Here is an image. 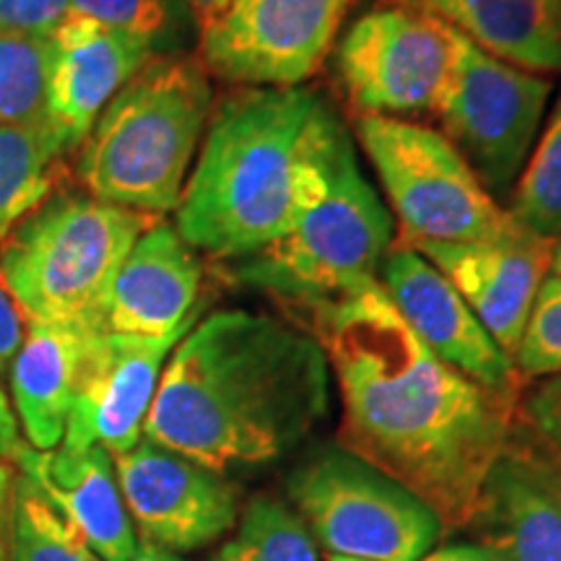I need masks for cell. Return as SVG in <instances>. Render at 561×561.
<instances>
[{"label": "cell", "mask_w": 561, "mask_h": 561, "mask_svg": "<svg viewBox=\"0 0 561 561\" xmlns=\"http://www.w3.org/2000/svg\"><path fill=\"white\" fill-rule=\"evenodd\" d=\"M339 388V447L466 530L504 458L515 405L421 343L380 284L312 310Z\"/></svg>", "instance_id": "cell-1"}, {"label": "cell", "mask_w": 561, "mask_h": 561, "mask_svg": "<svg viewBox=\"0 0 561 561\" xmlns=\"http://www.w3.org/2000/svg\"><path fill=\"white\" fill-rule=\"evenodd\" d=\"M331 405V367L312 333L221 310L182 335L146 416V439L216 473L289 455Z\"/></svg>", "instance_id": "cell-2"}, {"label": "cell", "mask_w": 561, "mask_h": 561, "mask_svg": "<svg viewBox=\"0 0 561 561\" xmlns=\"http://www.w3.org/2000/svg\"><path fill=\"white\" fill-rule=\"evenodd\" d=\"M392 219L364 178L348 130L318 102L299 149L289 227L237 261V278L286 305L318 310L380 284Z\"/></svg>", "instance_id": "cell-3"}, {"label": "cell", "mask_w": 561, "mask_h": 561, "mask_svg": "<svg viewBox=\"0 0 561 561\" xmlns=\"http://www.w3.org/2000/svg\"><path fill=\"white\" fill-rule=\"evenodd\" d=\"M318 102L307 87L240 89L216 107L174 208L182 240L219 261H244L284 234Z\"/></svg>", "instance_id": "cell-4"}, {"label": "cell", "mask_w": 561, "mask_h": 561, "mask_svg": "<svg viewBox=\"0 0 561 561\" xmlns=\"http://www.w3.org/2000/svg\"><path fill=\"white\" fill-rule=\"evenodd\" d=\"M214 107L201 58L161 55L112 96L81 144L91 198L138 214L174 210Z\"/></svg>", "instance_id": "cell-5"}, {"label": "cell", "mask_w": 561, "mask_h": 561, "mask_svg": "<svg viewBox=\"0 0 561 561\" xmlns=\"http://www.w3.org/2000/svg\"><path fill=\"white\" fill-rule=\"evenodd\" d=\"M153 221L159 216L55 187L0 244V286L26 322H79L100 331L112 280Z\"/></svg>", "instance_id": "cell-6"}, {"label": "cell", "mask_w": 561, "mask_h": 561, "mask_svg": "<svg viewBox=\"0 0 561 561\" xmlns=\"http://www.w3.org/2000/svg\"><path fill=\"white\" fill-rule=\"evenodd\" d=\"M356 136L405 244L489 242L520 229L442 133L403 117L362 115Z\"/></svg>", "instance_id": "cell-7"}, {"label": "cell", "mask_w": 561, "mask_h": 561, "mask_svg": "<svg viewBox=\"0 0 561 561\" xmlns=\"http://www.w3.org/2000/svg\"><path fill=\"white\" fill-rule=\"evenodd\" d=\"M286 494L314 543L331 557L421 561L445 533L419 496L339 445L301 462Z\"/></svg>", "instance_id": "cell-8"}, {"label": "cell", "mask_w": 561, "mask_h": 561, "mask_svg": "<svg viewBox=\"0 0 561 561\" xmlns=\"http://www.w3.org/2000/svg\"><path fill=\"white\" fill-rule=\"evenodd\" d=\"M551 81L476 47L453 30V62L434 112L445 136L471 164L491 198L520 178L549 107Z\"/></svg>", "instance_id": "cell-9"}, {"label": "cell", "mask_w": 561, "mask_h": 561, "mask_svg": "<svg viewBox=\"0 0 561 561\" xmlns=\"http://www.w3.org/2000/svg\"><path fill=\"white\" fill-rule=\"evenodd\" d=\"M351 0H231L201 30L208 76L242 89L301 87L322 66Z\"/></svg>", "instance_id": "cell-10"}, {"label": "cell", "mask_w": 561, "mask_h": 561, "mask_svg": "<svg viewBox=\"0 0 561 561\" xmlns=\"http://www.w3.org/2000/svg\"><path fill=\"white\" fill-rule=\"evenodd\" d=\"M339 76L362 115L398 117L434 110L453 62V26L430 9L382 5L348 26Z\"/></svg>", "instance_id": "cell-11"}, {"label": "cell", "mask_w": 561, "mask_h": 561, "mask_svg": "<svg viewBox=\"0 0 561 561\" xmlns=\"http://www.w3.org/2000/svg\"><path fill=\"white\" fill-rule=\"evenodd\" d=\"M112 460L125 510L146 543L172 553L198 551L240 520L234 483L185 455L140 437Z\"/></svg>", "instance_id": "cell-12"}, {"label": "cell", "mask_w": 561, "mask_h": 561, "mask_svg": "<svg viewBox=\"0 0 561 561\" xmlns=\"http://www.w3.org/2000/svg\"><path fill=\"white\" fill-rule=\"evenodd\" d=\"M185 333L164 339L94 333L83 348L60 445L66 450L102 447L112 458L144 437L167 356Z\"/></svg>", "instance_id": "cell-13"}, {"label": "cell", "mask_w": 561, "mask_h": 561, "mask_svg": "<svg viewBox=\"0 0 561 561\" xmlns=\"http://www.w3.org/2000/svg\"><path fill=\"white\" fill-rule=\"evenodd\" d=\"M380 276V286L405 325L432 354L483 388L510 398L523 396L525 380L512 356L504 354L458 289L424 255L409 244L388 250Z\"/></svg>", "instance_id": "cell-14"}, {"label": "cell", "mask_w": 561, "mask_h": 561, "mask_svg": "<svg viewBox=\"0 0 561 561\" xmlns=\"http://www.w3.org/2000/svg\"><path fill=\"white\" fill-rule=\"evenodd\" d=\"M424 255L458 289L491 339L515 362L533 301L551 273L557 242L528 229L489 242H416Z\"/></svg>", "instance_id": "cell-15"}, {"label": "cell", "mask_w": 561, "mask_h": 561, "mask_svg": "<svg viewBox=\"0 0 561 561\" xmlns=\"http://www.w3.org/2000/svg\"><path fill=\"white\" fill-rule=\"evenodd\" d=\"M203 265L180 231L153 221L125 257L102 301V333L164 335L187 333L198 322Z\"/></svg>", "instance_id": "cell-16"}, {"label": "cell", "mask_w": 561, "mask_h": 561, "mask_svg": "<svg viewBox=\"0 0 561 561\" xmlns=\"http://www.w3.org/2000/svg\"><path fill=\"white\" fill-rule=\"evenodd\" d=\"M50 39L47 123L66 151H73L87 140L112 96L157 55L138 39L79 13H68Z\"/></svg>", "instance_id": "cell-17"}, {"label": "cell", "mask_w": 561, "mask_h": 561, "mask_svg": "<svg viewBox=\"0 0 561 561\" xmlns=\"http://www.w3.org/2000/svg\"><path fill=\"white\" fill-rule=\"evenodd\" d=\"M13 466L102 561H130L138 536L117 486L115 460L102 447L34 450L21 442Z\"/></svg>", "instance_id": "cell-18"}, {"label": "cell", "mask_w": 561, "mask_h": 561, "mask_svg": "<svg viewBox=\"0 0 561 561\" xmlns=\"http://www.w3.org/2000/svg\"><path fill=\"white\" fill-rule=\"evenodd\" d=\"M94 333L79 322H26L11 362V398L34 450H55L62 442L83 348Z\"/></svg>", "instance_id": "cell-19"}, {"label": "cell", "mask_w": 561, "mask_h": 561, "mask_svg": "<svg viewBox=\"0 0 561 561\" xmlns=\"http://www.w3.org/2000/svg\"><path fill=\"white\" fill-rule=\"evenodd\" d=\"M466 530L507 561H561V496L528 466L504 455Z\"/></svg>", "instance_id": "cell-20"}, {"label": "cell", "mask_w": 561, "mask_h": 561, "mask_svg": "<svg viewBox=\"0 0 561 561\" xmlns=\"http://www.w3.org/2000/svg\"><path fill=\"white\" fill-rule=\"evenodd\" d=\"M476 47L528 73H561V0H424Z\"/></svg>", "instance_id": "cell-21"}, {"label": "cell", "mask_w": 561, "mask_h": 561, "mask_svg": "<svg viewBox=\"0 0 561 561\" xmlns=\"http://www.w3.org/2000/svg\"><path fill=\"white\" fill-rule=\"evenodd\" d=\"M66 153L50 123H0V242L58 187Z\"/></svg>", "instance_id": "cell-22"}, {"label": "cell", "mask_w": 561, "mask_h": 561, "mask_svg": "<svg viewBox=\"0 0 561 561\" xmlns=\"http://www.w3.org/2000/svg\"><path fill=\"white\" fill-rule=\"evenodd\" d=\"M510 216L543 240H561V96L510 193Z\"/></svg>", "instance_id": "cell-23"}, {"label": "cell", "mask_w": 561, "mask_h": 561, "mask_svg": "<svg viewBox=\"0 0 561 561\" xmlns=\"http://www.w3.org/2000/svg\"><path fill=\"white\" fill-rule=\"evenodd\" d=\"M214 561H320V551L289 504L257 496Z\"/></svg>", "instance_id": "cell-24"}, {"label": "cell", "mask_w": 561, "mask_h": 561, "mask_svg": "<svg viewBox=\"0 0 561 561\" xmlns=\"http://www.w3.org/2000/svg\"><path fill=\"white\" fill-rule=\"evenodd\" d=\"M53 39L0 32V123H47Z\"/></svg>", "instance_id": "cell-25"}, {"label": "cell", "mask_w": 561, "mask_h": 561, "mask_svg": "<svg viewBox=\"0 0 561 561\" xmlns=\"http://www.w3.org/2000/svg\"><path fill=\"white\" fill-rule=\"evenodd\" d=\"M11 561H102L16 471L11 504Z\"/></svg>", "instance_id": "cell-26"}, {"label": "cell", "mask_w": 561, "mask_h": 561, "mask_svg": "<svg viewBox=\"0 0 561 561\" xmlns=\"http://www.w3.org/2000/svg\"><path fill=\"white\" fill-rule=\"evenodd\" d=\"M504 455L561 489V371L523 390Z\"/></svg>", "instance_id": "cell-27"}, {"label": "cell", "mask_w": 561, "mask_h": 561, "mask_svg": "<svg viewBox=\"0 0 561 561\" xmlns=\"http://www.w3.org/2000/svg\"><path fill=\"white\" fill-rule=\"evenodd\" d=\"M70 13L138 39L157 58L178 55L193 30V11L185 0H70Z\"/></svg>", "instance_id": "cell-28"}, {"label": "cell", "mask_w": 561, "mask_h": 561, "mask_svg": "<svg viewBox=\"0 0 561 561\" xmlns=\"http://www.w3.org/2000/svg\"><path fill=\"white\" fill-rule=\"evenodd\" d=\"M515 367L523 380H543L561 371V280L549 276L538 291L515 351Z\"/></svg>", "instance_id": "cell-29"}, {"label": "cell", "mask_w": 561, "mask_h": 561, "mask_svg": "<svg viewBox=\"0 0 561 561\" xmlns=\"http://www.w3.org/2000/svg\"><path fill=\"white\" fill-rule=\"evenodd\" d=\"M70 13V0H0V32L53 37Z\"/></svg>", "instance_id": "cell-30"}, {"label": "cell", "mask_w": 561, "mask_h": 561, "mask_svg": "<svg viewBox=\"0 0 561 561\" xmlns=\"http://www.w3.org/2000/svg\"><path fill=\"white\" fill-rule=\"evenodd\" d=\"M24 341V318H21L16 305L0 286V371H3L16 356V351Z\"/></svg>", "instance_id": "cell-31"}, {"label": "cell", "mask_w": 561, "mask_h": 561, "mask_svg": "<svg viewBox=\"0 0 561 561\" xmlns=\"http://www.w3.org/2000/svg\"><path fill=\"white\" fill-rule=\"evenodd\" d=\"M16 468L0 460V561H11V504Z\"/></svg>", "instance_id": "cell-32"}, {"label": "cell", "mask_w": 561, "mask_h": 561, "mask_svg": "<svg viewBox=\"0 0 561 561\" xmlns=\"http://www.w3.org/2000/svg\"><path fill=\"white\" fill-rule=\"evenodd\" d=\"M421 561H507L481 543H445L426 553Z\"/></svg>", "instance_id": "cell-33"}, {"label": "cell", "mask_w": 561, "mask_h": 561, "mask_svg": "<svg viewBox=\"0 0 561 561\" xmlns=\"http://www.w3.org/2000/svg\"><path fill=\"white\" fill-rule=\"evenodd\" d=\"M19 424L13 416V409L5 398L3 388H0V460H11L13 453L19 450Z\"/></svg>", "instance_id": "cell-34"}, {"label": "cell", "mask_w": 561, "mask_h": 561, "mask_svg": "<svg viewBox=\"0 0 561 561\" xmlns=\"http://www.w3.org/2000/svg\"><path fill=\"white\" fill-rule=\"evenodd\" d=\"M185 3L191 5V11H195V16L201 19V24H206V21L219 16L231 0H185Z\"/></svg>", "instance_id": "cell-35"}, {"label": "cell", "mask_w": 561, "mask_h": 561, "mask_svg": "<svg viewBox=\"0 0 561 561\" xmlns=\"http://www.w3.org/2000/svg\"><path fill=\"white\" fill-rule=\"evenodd\" d=\"M130 561H185V559H180L178 553H172L167 549H159V546H153V543L138 541V549H136V553H133Z\"/></svg>", "instance_id": "cell-36"}, {"label": "cell", "mask_w": 561, "mask_h": 561, "mask_svg": "<svg viewBox=\"0 0 561 561\" xmlns=\"http://www.w3.org/2000/svg\"><path fill=\"white\" fill-rule=\"evenodd\" d=\"M549 276L559 278L561 280V240L557 242V248H553V257H551V273Z\"/></svg>", "instance_id": "cell-37"}, {"label": "cell", "mask_w": 561, "mask_h": 561, "mask_svg": "<svg viewBox=\"0 0 561 561\" xmlns=\"http://www.w3.org/2000/svg\"><path fill=\"white\" fill-rule=\"evenodd\" d=\"M325 561H359V559H346V557H331V553H328V559Z\"/></svg>", "instance_id": "cell-38"}, {"label": "cell", "mask_w": 561, "mask_h": 561, "mask_svg": "<svg viewBox=\"0 0 561 561\" xmlns=\"http://www.w3.org/2000/svg\"><path fill=\"white\" fill-rule=\"evenodd\" d=\"M546 483H549V481H546ZM549 486H551V483H549ZM551 489H553V491H557V494L561 496V489H557V486H551Z\"/></svg>", "instance_id": "cell-39"}]
</instances>
